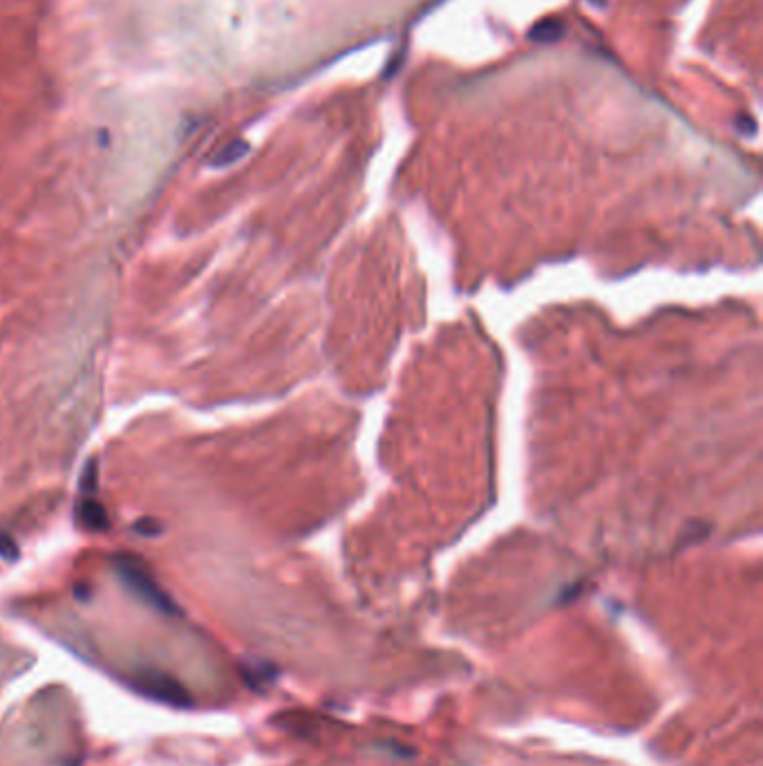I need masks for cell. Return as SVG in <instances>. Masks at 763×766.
I'll return each instance as SVG.
<instances>
[{
	"label": "cell",
	"instance_id": "cell-1",
	"mask_svg": "<svg viewBox=\"0 0 763 766\" xmlns=\"http://www.w3.org/2000/svg\"><path fill=\"white\" fill-rule=\"evenodd\" d=\"M114 570L119 574V578L124 580V585L137 594L144 603H148L150 607H155L159 612H166V614H177V605L168 599V594L150 578V574L144 570L139 562H134L130 558H119L114 562Z\"/></svg>",
	"mask_w": 763,
	"mask_h": 766
},
{
	"label": "cell",
	"instance_id": "cell-2",
	"mask_svg": "<svg viewBox=\"0 0 763 766\" xmlns=\"http://www.w3.org/2000/svg\"><path fill=\"white\" fill-rule=\"evenodd\" d=\"M134 688L142 695L164 701L168 706H188L191 703V695L184 686H181L175 677L166 675L161 670H152V668H144L132 677Z\"/></svg>",
	"mask_w": 763,
	"mask_h": 766
},
{
	"label": "cell",
	"instance_id": "cell-3",
	"mask_svg": "<svg viewBox=\"0 0 763 766\" xmlns=\"http://www.w3.org/2000/svg\"><path fill=\"white\" fill-rule=\"evenodd\" d=\"M79 523L90 531H103L108 527L110 518L97 500H83L79 504Z\"/></svg>",
	"mask_w": 763,
	"mask_h": 766
},
{
	"label": "cell",
	"instance_id": "cell-4",
	"mask_svg": "<svg viewBox=\"0 0 763 766\" xmlns=\"http://www.w3.org/2000/svg\"><path fill=\"white\" fill-rule=\"evenodd\" d=\"M247 150H249V146L244 144V142L228 144L224 150H220V155L213 159V166H228V164H233V162H238L242 155H247Z\"/></svg>",
	"mask_w": 763,
	"mask_h": 766
},
{
	"label": "cell",
	"instance_id": "cell-5",
	"mask_svg": "<svg viewBox=\"0 0 763 766\" xmlns=\"http://www.w3.org/2000/svg\"><path fill=\"white\" fill-rule=\"evenodd\" d=\"M97 482H99V462H97V459H92V462H87V466L83 471V478H81L83 493H95L97 491Z\"/></svg>",
	"mask_w": 763,
	"mask_h": 766
},
{
	"label": "cell",
	"instance_id": "cell-6",
	"mask_svg": "<svg viewBox=\"0 0 763 766\" xmlns=\"http://www.w3.org/2000/svg\"><path fill=\"white\" fill-rule=\"evenodd\" d=\"M132 529L139 535H148V538H152V535H159L164 531V525L159 523L157 518H139L132 525Z\"/></svg>",
	"mask_w": 763,
	"mask_h": 766
},
{
	"label": "cell",
	"instance_id": "cell-7",
	"mask_svg": "<svg viewBox=\"0 0 763 766\" xmlns=\"http://www.w3.org/2000/svg\"><path fill=\"white\" fill-rule=\"evenodd\" d=\"M0 558L9 560V562H14V560L18 558V547H16V542H14L7 533H0Z\"/></svg>",
	"mask_w": 763,
	"mask_h": 766
}]
</instances>
